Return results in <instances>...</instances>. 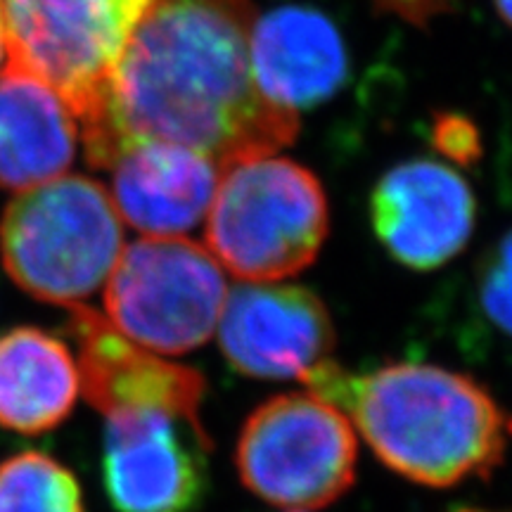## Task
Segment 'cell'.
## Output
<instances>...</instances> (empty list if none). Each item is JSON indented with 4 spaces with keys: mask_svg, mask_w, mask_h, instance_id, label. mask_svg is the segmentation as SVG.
<instances>
[{
    "mask_svg": "<svg viewBox=\"0 0 512 512\" xmlns=\"http://www.w3.org/2000/svg\"><path fill=\"white\" fill-rule=\"evenodd\" d=\"M0 512H86L79 479L41 451L0 463Z\"/></svg>",
    "mask_w": 512,
    "mask_h": 512,
    "instance_id": "obj_16",
    "label": "cell"
},
{
    "mask_svg": "<svg viewBox=\"0 0 512 512\" xmlns=\"http://www.w3.org/2000/svg\"><path fill=\"white\" fill-rule=\"evenodd\" d=\"M249 62L261 95L294 114L337 95L349 74L347 43L335 22L306 5L254 17Z\"/></svg>",
    "mask_w": 512,
    "mask_h": 512,
    "instance_id": "obj_12",
    "label": "cell"
},
{
    "mask_svg": "<svg viewBox=\"0 0 512 512\" xmlns=\"http://www.w3.org/2000/svg\"><path fill=\"white\" fill-rule=\"evenodd\" d=\"M479 304L496 328L512 335V230L486 256L479 273Z\"/></svg>",
    "mask_w": 512,
    "mask_h": 512,
    "instance_id": "obj_17",
    "label": "cell"
},
{
    "mask_svg": "<svg viewBox=\"0 0 512 512\" xmlns=\"http://www.w3.org/2000/svg\"><path fill=\"white\" fill-rule=\"evenodd\" d=\"M494 8L498 12V17L512 29V0H494Z\"/></svg>",
    "mask_w": 512,
    "mask_h": 512,
    "instance_id": "obj_21",
    "label": "cell"
},
{
    "mask_svg": "<svg viewBox=\"0 0 512 512\" xmlns=\"http://www.w3.org/2000/svg\"><path fill=\"white\" fill-rule=\"evenodd\" d=\"M226 361L254 380H306L330 361L335 325L306 287L245 283L228 292L219 325Z\"/></svg>",
    "mask_w": 512,
    "mask_h": 512,
    "instance_id": "obj_9",
    "label": "cell"
},
{
    "mask_svg": "<svg viewBox=\"0 0 512 512\" xmlns=\"http://www.w3.org/2000/svg\"><path fill=\"white\" fill-rule=\"evenodd\" d=\"M124 249V221L105 185L57 176L12 200L0 219V261L38 302L76 306L107 283Z\"/></svg>",
    "mask_w": 512,
    "mask_h": 512,
    "instance_id": "obj_3",
    "label": "cell"
},
{
    "mask_svg": "<svg viewBox=\"0 0 512 512\" xmlns=\"http://www.w3.org/2000/svg\"><path fill=\"white\" fill-rule=\"evenodd\" d=\"M432 143L456 164H475L482 157V133L463 114H441L432 126Z\"/></svg>",
    "mask_w": 512,
    "mask_h": 512,
    "instance_id": "obj_18",
    "label": "cell"
},
{
    "mask_svg": "<svg viewBox=\"0 0 512 512\" xmlns=\"http://www.w3.org/2000/svg\"><path fill=\"white\" fill-rule=\"evenodd\" d=\"M79 119L60 93L15 62L0 67V188L24 192L67 174Z\"/></svg>",
    "mask_w": 512,
    "mask_h": 512,
    "instance_id": "obj_14",
    "label": "cell"
},
{
    "mask_svg": "<svg viewBox=\"0 0 512 512\" xmlns=\"http://www.w3.org/2000/svg\"><path fill=\"white\" fill-rule=\"evenodd\" d=\"M460 512H482V510H460Z\"/></svg>",
    "mask_w": 512,
    "mask_h": 512,
    "instance_id": "obj_22",
    "label": "cell"
},
{
    "mask_svg": "<svg viewBox=\"0 0 512 512\" xmlns=\"http://www.w3.org/2000/svg\"><path fill=\"white\" fill-rule=\"evenodd\" d=\"M110 171L121 221L150 238H181L200 226L221 178L214 159L162 140L126 147Z\"/></svg>",
    "mask_w": 512,
    "mask_h": 512,
    "instance_id": "obj_13",
    "label": "cell"
},
{
    "mask_svg": "<svg viewBox=\"0 0 512 512\" xmlns=\"http://www.w3.org/2000/svg\"><path fill=\"white\" fill-rule=\"evenodd\" d=\"M358 441L347 413L318 394H283L242 425L235 465L242 484L278 508H325L356 479Z\"/></svg>",
    "mask_w": 512,
    "mask_h": 512,
    "instance_id": "obj_6",
    "label": "cell"
},
{
    "mask_svg": "<svg viewBox=\"0 0 512 512\" xmlns=\"http://www.w3.org/2000/svg\"><path fill=\"white\" fill-rule=\"evenodd\" d=\"M209 448V434L171 415H107V498L119 512H195L207 494Z\"/></svg>",
    "mask_w": 512,
    "mask_h": 512,
    "instance_id": "obj_8",
    "label": "cell"
},
{
    "mask_svg": "<svg viewBox=\"0 0 512 512\" xmlns=\"http://www.w3.org/2000/svg\"><path fill=\"white\" fill-rule=\"evenodd\" d=\"M105 285L107 320L138 347L159 354L202 347L228 297L219 261L185 235H143L121 249Z\"/></svg>",
    "mask_w": 512,
    "mask_h": 512,
    "instance_id": "obj_5",
    "label": "cell"
},
{
    "mask_svg": "<svg viewBox=\"0 0 512 512\" xmlns=\"http://www.w3.org/2000/svg\"><path fill=\"white\" fill-rule=\"evenodd\" d=\"M304 384L354 420L389 470L425 486L489 477L512 439V418L482 384L430 363L347 373L330 358Z\"/></svg>",
    "mask_w": 512,
    "mask_h": 512,
    "instance_id": "obj_2",
    "label": "cell"
},
{
    "mask_svg": "<svg viewBox=\"0 0 512 512\" xmlns=\"http://www.w3.org/2000/svg\"><path fill=\"white\" fill-rule=\"evenodd\" d=\"M8 60V34H5V12L3 0H0V67Z\"/></svg>",
    "mask_w": 512,
    "mask_h": 512,
    "instance_id": "obj_20",
    "label": "cell"
},
{
    "mask_svg": "<svg viewBox=\"0 0 512 512\" xmlns=\"http://www.w3.org/2000/svg\"><path fill=\"white\" fill-rule=\"evenodd\" d=\"M254 17L252 0H152L98 107L81 121L88 164L110 169L126 147L162 140L223 171L292 145L297 114L256 88Z\"/></svg>",
    "mask_w": 512,
    "mask_h": 512,
    "instance_id": "obj_1",
    "label": "cell"
},
{
    "mask_svg": "<svg viewBox=\"0 0 512 512\" xmlns=\"http://www.w3.org/2000/svg\"><path fill=\"white\" fill-rule=\"evenodd\" d=\"M384 10L394 12L411 22H425V19L437 17L441 10L448 8L451 0H377Z\"/></svg>",
    "mask_w": 512,
    "mask_h": 512,
    "instance_id": "obj_19",
    "label": "cell"
},
{
    "mask_svg": "<svg viewBox=\"0 0 512 512\" xmlns=\"http://www.w3.org/2000/svg\"><path fill=\"white\" fill-rule=\"evenodd\" d=\"M477 221L470 183L439 159L392 166L370 195V223L382 247L413 271H434L467 247Z\"/></svg>",
    "mask_w": 512,
    "mask_h": 512,
    "instance_id": "obj_11",
    "label": "cell"
},
{
    "mask_svg": "<svg viewBox=\"0 0 512 512\" xmlns=\"http://www.w3.org/2000/svg\"><path fill=\"white\" fill-rule=\"evenodd\" d=\"M330 204L311 169L278 155L223 169L207 214V245L245 283H278L316 261Z\"/></svg>",
    "mask_w": 512,
    "mask_h": 512,
    "instance_id": "obj_4",
    "label": "cell"
},
{
    "mask_svg": "<svg viewBox=\"0 0 512 512\" xmlns=\"http://www.w3.org/2000/svg\"><path fill=\"white\" fill-rule=\"evenodd\" d=\"M290 512H306V510H290Z\"/></svg>",
    "mask_w": 512,
    "mask_h": 512,
    "instance_id": "obj_23",
    "label": "cell"
},
{
    "mask_svg": "<svg viewBox=\"0 0 512 512\" xmlns=\"http://www.w3.org/2000/svg\"><path fill=\"white\" fill-rule=\"evenodd\" d=\"M150 5L152 0H3L8 62L53 86L81 128Z\"/></svg>",
    "mask_w": 512,
    "mask_h": 512,
    "instance_id": "obj_7",
    "label": "cell"
},
{
    "mask_svg": "<svg viewBox=\"0 0 512 512\" xmlns=\"http://www.w3.org/2000/svg\"><path fill=\"white\" fill-rule=\"evenodd\" d=\"M81 394L72 349L41 328L0 335V427L43 434L62 425Z\"/></svg>",
    "mask_w": 512,
    "mask_h": 512,
    "instance_id": "obj_15",
    "label": "cell"
},
{
    "mask_svg": "<svg viewBox=\"0 0 512 512\" xmlns=\"http://www.w3.org/2000/svg\"><path fill=\"white\" fill-rule=\"evenodd\" d=\"M67 330L79 347L81 394L105 415L164 413L204 432L200 408L207 382L195 368L164 361L121 335L88 306H69Z\"/></svg>",
    "mask_w": 512,
    "mask_h": 512,
    "instance_id": "obj_10",
    "label": "cell"
}]
</instances>
